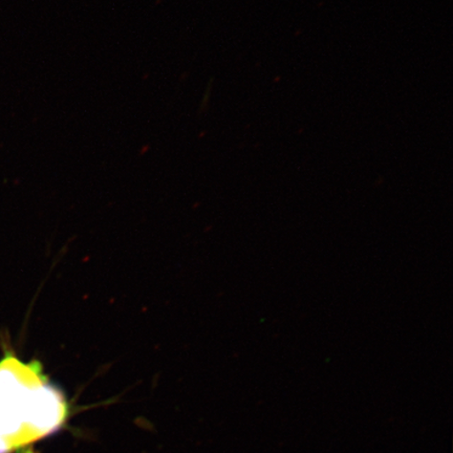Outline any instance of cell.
Returning a JSON list of instances; mask_svg holds the SVG:
<instances>
[{
	"mask_svg": "<svg viewBox=\"0 0 453 453\" xmlns=\"http://www.w3.org/2000/svg\"><path fill=\"white\" fill-rule=\"evenodd\" d=\"M67 405L49 382L41 362L13 353L0 359V453H13L58 430Z\"/></svg>",
	"mask_w": 453,
	"mask_h": 453,
	"instance_id": "1",
	"label": "cell"
}]
</instances>
